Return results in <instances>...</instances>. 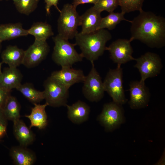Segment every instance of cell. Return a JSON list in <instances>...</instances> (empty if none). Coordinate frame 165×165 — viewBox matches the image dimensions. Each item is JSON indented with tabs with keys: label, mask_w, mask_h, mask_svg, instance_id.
<instances>
[{
	"label": "cell",
	"mask_w": 165,
	"mask_h": 165,
	"mask_svg": "<svg viewBox=\"0 0 165 165\" xmlns=\"http://www.w3.org/2000/svg\"><path fill=\"white\" fill-rule=\"evenodd\" d=\"M29 35L33 36L35 40L46 41L47 39L54 35L52 27L46 22L34 23L28 30Z\"/></svg>",
	"instance_id": "cell-22"
},
{
	"label": "cell",
	"mask_w": 165,
	"mask_h": 165,
	"mask_svg": "<svg viewBox=\"0 0 165 165\" xmlns=\"http://www.w3.org/2000/svg\"><path fill=\"white\" fill-rule=\"evenodd\" d=\"M23 77L21 72L17 68H6L0 76V86L11 92L12 89H16L21 84Z\"/></svg>",
	"instance_id": "cell-14"
},
{
	"label": "cell",
	"mask_w": 165,
	"mask_h": 165,
	"mask_svg": "<svg viewBox=\"0 0 165 165\" xmlns=\"http://www.w3.org/2000/svg\"><path fill=\"white\" fill-rule=\"evenodd\" d=\"M136 63L134 67L140 73V80L145 82L149 78L157 76L163 67L161 59L158 54L155 53L147 52L139 57L135 58Z\"/></svg>",
	"instance_id": "cell-9"
},
{
	"label": "cell",
	"mask_w": 165,
	"mask_h": 165,
	"mask_svg": "<svg viewBox=\"0 0 165 165\" xmlns=\"http://www.w3.org/2000/svg\"><path fill=\"white\" fill-rule=\"evenodd\" d=\"M1 42H2L0 41V51L1 49Z\"/></svg>",
	"instance_id": "cell-36"
},
{
	"label": "cell",
	"mask_w": 165,
	"mask_h": 165,
	"mask_svg": "<svg viewBox=\"0 0 165 165\" xmlns=\"http://www.w3.org/2000/svg\"><path fill=\"white\" fill-rule=\"evenodd\" d=\"M75 38V44L79 46L83 57L92 62L103 54L106 43L112 36L108 31L103 29L88 33L78 32Z\"/></svg>",
	"instance_id": "cell-2"
},
{
	"label": "cell",
	"mask_w": 165,
	"mask_h": 165,
	"mask_svg": "<svg viewBox=\"0 0 165 165\" xmlns=\"http://www.w3.org/2000/svg\"><path fill=\"white\" fill-rule=\"evenodd\" d=\"M101 13L92 7L81 16L82 30L80 32L88 33L97 30L102 18Z\"/></svg>",
	"instance_id": "cell-16"
},
{
	"label": "cell",
	"mask_w": 165,
	"mask_h": 165,
	"mask_svg": "<svg viewBox=\"0 0 165 165\" xmlns=\"http://www.w3.org/2000/svg\"><path fill=\"white\" fill-rule=\"evenodd\" d=\"M57 20L58 34L67 39L75 38L80 26V16L72 4H65L60 12Z\"/></svg>",
	"instance_id": "cell-4"
},
{
	"label": "cell",
	"mask_w": 165,
	"mask_h": 165,
	"mask_svg": "<svg viewBox=\"0 0 165 165\" xmlns=\"http://www.w3.org/2000/svg\"><path fill=\"white\" fill-rule=\"evenodd\" d=\"M165 152H163L162 156L159 159V161L155 163V165H164L165 164Z\"/></svg>",
	"instance_id": "cell-34"
},
{
	"label": "cell",
	"mask_w": 165,
	"mask_h": 165,
	"mask_svg": "<svg viewBox=\"0 0 165 165\" xmlns=\"http://www.w3.org/2000/svg\"><path fill=\"white\" fill-rule=\"evenodd\" d=\"M139 13L131 23L130 40H138L151 48L164 46V18L151 11L142 10Z\"/></svg>",
	"instance_id": "cell-1"
},
{
	"label": "cell",
	"mask_w": 165,
	"mask_h": 165,
	"mask_svg": "<svg viewBox=\"0 0 165 165\" xmlns=\"http://www.w3.org/2000/svg\"><path fill=\"white\" fill-rule=\"evenodd\" d=\"M130 99L128 103L132 109L145 108L148 105L150 99V93L145 82L140 80L131 82L129 84Z\"/></svg>",
	"instance_id": "cell-11"
},
{
	"label": "cell",
	"mask_w": 165,
	"mask_h": 165,
	"mask_svg": "<svg viewBox=\"0 0 165 165\" xmlns=\"http://www.w3.org/2000/svg\"><path fill=\"white\" fill-rule=\"evenodd\" d=\"M0 124L7 126V120L5 117L2 109L0 108Z\"/></svg>",
	"instance_id": "cell-32"
},
{
	"label": "cell",
	"mask_w": 165,
	"mask_h": 165,
	"mask_svg": "<svg viewBox=\"0 0 165 165\" xmlns=\"http://www.w3.org/2000/svg\"><path fill=\"white\" fill-rule=\"evenodd\" d=\"M73 2L72 4L73 6L75 8L79 5L87 3L93 4L95 5L98 0H73Z\"/></svg>",
	"instance_id": "cell-31"
},
{
	"label": "cell",
	"mask_w": 165,
	"mask_h": 165,
	"mask_svg": "<svg viewBox=\"0 0 165 165\" xmlns=\"http://www.w3.org/2000/svg\"><path fill=\"white\" fill-rule=\"evenodd\" d=\"M28 35V30L23 28L22 24L20 23L0 25V41L1 42Z\"/></svg>",
	"instance_id": "cell-21"
},
{
	"label": "cell",
	"mask_w": 165,
	"mask_h": 165,
	"mask_svg": "<svg viewBox=\"0 0 165 165\" xmlns=\"http://www.w3.org/2000/svg\"><path fill=\"white\" fill-rule=\"evenodd\" d=\"M10 92L7 91L0 86V108L2 109L8 98L11 95Z\"/></svg>",
	"instance_id": "cell-29"
},
{
	"label": "cell",
	"mask_w": 165,
	"mask_h": 165,
	"mask_svg": "<svg viewBox=\"0 0 165 165\" xmlns=\"http://www.w3.org/2000/svg\"><path fill=\"white\" fill-rule=\"evenodd\" d=\"M123 72L121 66L110 69L103 82L105 91L112 97L113 101L121 105L127 101L123 85Z\"/></svg>",
	"instance_id": "cell-6"
},
{
	"label": "cell",
	"mask_w": 165,
	"mask_h": 165,
	"mask_svg": "<svg viewBox=\"0 0 165 165\" xmlns=\"http://www.w3.org/2000/svg\"><path fill=\"white\" fill-rule=\"evenodd\" d=\"M50 50L46 41L35 40L26 50L22 64L30 68L35 67L44 60Z\"/></svg>",
	"instance_id": "cell-12"
},
{
	"label": "cell",
	"mask_w": 165,
	"mask_h": 165,
	"mask_svg": "<svg viewBox=\"0 0 165 165\" xmlns=\"http://www.w3.org/2000/svg\"><path fill=\"white\" fill-rule=\"evenodd\" d=\"M131 42L130 39H118L106 47V50L109 52L111 59L117 66L134 60L132 57L133 50Z\"/></svg>",
	"instance_id": "cell-10"
},
{
	"label": "cell",
	"mask_w": 165,
	"mask_h": 165,
	"mask_svg": "<svg viewBox=\"0 0 165 165\" xmlns=\"http://www.w3.org/2000/svg\"><path fill=\"white\" fill-rule=\"evenodd\" d=\"M24 50L16 46L9 45L2 53V63L7 64L9 67L17 68L22 64Z\"/></svg>",
	"instance_id": "cell-20"
},
{
	"label": "cell",
	"mask_w": 165,
	"mask_h": 165,
	"mask_svg": "<svg viewBox=\"0 0 165 165\" xmlns=\"http://www.w3.org/2000/svg\"><path fill=\"white\" fill-rule=\"evenodd\" d=\"M2 0H0V1H2Z\"/></svg>",
	"instance_id": "cell-37"
},
{
	"label": "cell",
	"mask_w": 165,
	"mask_h": 165,
	"mask_svg": "<svg viewBox=\"0 0 165 165\" xmlns=\"http://www.w3.org/2000/svg\"><path fill=\"white\" fill-rule=\"evenodd\" d=\"M145 0H119L121 12L125 14L136 11L142 10V7Z\"/></svg>",
	"instance_id": "cell-27"
},
{
	"label": "cell",
	"mask_w": 165,
	"mask_h": 165,
	"mask_svg": "<svg viewBox=\"0 0 165 165\" xmlns=\"http://www.w3.org/2000/svg\"><path fill=\"white\" fill-rule=\"evenodd\" d=\"M20 106L16 98L11 95L8 98L2 108L7 120L13 122L20 119Z\"/></svg>",
	"instance_id": "cell-24"
},
{
	"label": "cell",
	"mask_w": 165,
	"mask_h": 165,
	"mask_svg": "<svg viewBox=\"0 0 165 165\" xmlns=\"http://www.w3.org/2000/svg\"><path fill=\"white\" fill-rule=\"evenodd\" d=\"M125 14L121 12L120 13H109L107 16L102 18L97 30L107 28L111 30L114 29L117 24L121 21L125 20L130 23L132 20H129L124 17Z\"/></svg>",
	"instance_id": "cell-25"
},
{
	"label": "cell",
	"mask_w": 165,
	"mask_h": 165,
	"mask_svg": "<svg viewBox=\"0 0 165 165\" xmlns=\"http://www.w3.org/2000/svg\"><path fill=\"white\" fill-rule=\"evenodd\" d=\"M66 106L68 118L73 123L79 124L88 119L90 108L84 102L79 100L72 105H67Z\"/></svg>",
	"instance_id": "cell-15"
},
{
	"label": "cell",
	"mask_w": 165,
	"mask_h": 165,
	"mask_svg": "<svg viewBox=\"0 0 165 165\" xmlns=\"http://www.w3.org/2000/svg\"><path fill=\"white\" fill-rule=\"evenodd\" d=\"M34 107L32 108L31 113L25 117L28 118L30 121L29 128L36 127L41 130L45 128L48 124L47 114L45 109L48 105L46 103L43 105L34 104Z\"/></svg>",
	"instance_id": "cell-19"
},
{
	"label": "cell",
	"mask_w": 165,
	"mask_h": 165,
	"mask_svg": "<svg viewBox=\"0 0 165 165\" xmlns=\"http://www.w3.org/2000/svg\"><path fill=\"white\" fill-rule=\"evenodd\" d=\"M2 62H0V76L1 75L2 72V70H1L2 65Z\"/></svg>",
	"instance_id": "cell-35"
},
{
	"label": "cell",
	"mask_w": 165,
	"mask_h": 165,
	"mask_svg": "<svg viewBox=\"0 0 165 165\" xmlns=\"http://www.w3.org/2000/svg\"><path fill=\"white\" fill-rule=\"evenodd\" d=\"M16 89L33 104H38L44 99L43 91H41L36 90L31 83H26L21 84Z\"/></svg>",
	"instance_id": "cell-23"
},
{
	"label": "cell",
	"mask_w": 165,
	"mask_h": 165,
	"mask_svg": "<svg viewBox=\"0 0 165 165\" xmlns=\"http://www.w3.org/2000/svg\"><path fill=\"white\" fill-rule=\"evenodd\" d=\"M118 6L119 0H98L93 7L101 13L106 11L110 13L113 12Z\"/></svg>",
	"instance_id": "cell-28"
},
{
	"label": "cell",
	"mask_w": 165,
	"mask_h": 165,
	"mask_svg": "<svg viewBox=\"0 0 165 165\" xmlns=\"http://www.w3.org/2000/svg\"><path fill=\"white\" fill-rule=\"evenodd\" d=\"M6 126L0 124V139L6 134Z\"/></svg>",
	"instance_id": "cell-33"
},
{
	"label": "cell",
	"mask_w": 165,
	"mask_h": 165,
	"mask_svg": "<svg viewBox=\"0 0 165 165\" xmlns=\"http://www.w3.org/2000/svg\"><path fill=\"white\" fill-rule=\"evenodd\" d=\"M58 1L59 0H44L46 3L45 9L47 15L50 14V9L51 7L53 6H54L59 12H61V10L57 6Z\"/></svg>",
	"instance_id": "cell-30"
},
{
	"label": "cell",
	"mask_w": 165,
	"mask_h": 165,
	"mask_svg": "<svg viewBox=\"0 0 165 165\" xmlns=\"http://www.w3.org/2000/svg\"><path fill=\"white\" fill-rule=\"evenodd\" d=\"M16 9L20 13L28 16L38 6V0H12Z\"/></svg>",
	"instance_id": "cell-26"
},
{
	"label": "cell",
	"mask_w": 165,
	"mask_h": 165,
	"mask_svg": "<svg viewBox=\"0 0 165 165\" xmlns=\"http://www.w3.org/2000/svg\"><path fill=\"white\" fill-rule=\"evenodd\" d=\"M91 63V69L88 75L85 76L83 82L82 92L89 101L97 102L103 98L105 91L103 82L95 67L94 62Z\"/></svg>",
	"instance_id": "cell-8"
},
{
	"label": "cell",
	"mask_w": 165,
	"mask_h": 165,
	"mask_svg": "<svg viewBox=\"0 0 165 165\" xmlns=\"http://www.w3.org/2000/svg\"><path fill=\"white\" fill-rule=\"evenodd\" d=\"M10 155L16 165H32L36 159L33 151L20 145L12 147L10 150Z\"/></svg>",
	"instance_id": "cell-17"
},
{
	"label": "cell",
	"mask_w": 165,
	"mask_h": 165,
	"mask_svg": "<svg viewBox=\"0 0 165 165\" xmlns=\"http://www.w3.org/2000/svg\"><path fill=\"white\" fill-rule=\"evenodd\" d=\"M44 99L48 106H66L69 97V89L54 78L50 76L43 83Z\"/></svg>",
	"instance_id": "cell-7"
},
{
	"label": "cell",
	"mask_w": 165,
	"mask_h": 165,
	"mask_svg": "<svg viewBox=\"0 0 165 165\" xmlns=\"http://www.w3.org/2000/svg\"><path fill=\"white\" fill-rule=\"evenodd\" d=\"M50 76L68 89L75 83L83 82L85 77L82 70L68 66L62 67L61 70L53 72Z\"/></svg>",
	"instance_id": "cell-13"
},
{
	"label": "cell",
	"mask_w": 165,
	"mask_h": 165,
	"mask_svg": "<svg viewBox=\"0 0 165 165\" xmlns=\"http://www.w3.org/2000/svg\"><path fill=\"white\" fill-rule=\"evenodd\" d=\"M13 132L20 145L27 147L35 139V135L31 129L20 119L13 121Z\"/></svg>",
	"instance_id": "cell-18"
},
{
	"label": "cell",
	"mask_w": 165,
	"mask_h": 165,
	"mask_svg": "<svg viewBox=\"0 0 165 165\" xmlns=\"http://www.w3.org/2000/svg\"><path fill=\"white\" fill-rule=\"evenodd\" d=\"M54 43L52 55L53 61L62 67H72L76 63L80 62L83 58L75 48V43L70 42L68 40L58 34L53 37Z\"/></svg>",
	"instance_id": "cell-3"
},
{
	"label": "cell",
	"mask_w": 165,
	"mask_h": 165,
	"mask_svg": "<svg viewBox=\"0 0 165 165\" xmlns=\"http://www.w3.org/2000/svg\"><path fill=\"white\" fill-rule=\"evenodd\" d=\"M97 119L106 131H113L125 122L122 105L113 101L105 104Z\"/></svg>",
	"instance_id": "cell-5"
}]
</instances>
